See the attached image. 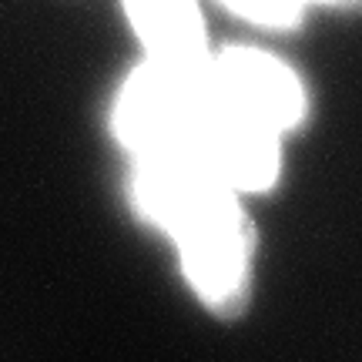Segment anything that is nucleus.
<instances>
[{
    "label": "nucleus",
    "mask_w": 362,
    "mask_h": 362,
    "mask_svg": "<svg viewBox=\"0 0 362 362\" xmlns=\"http://www.w3.org/2000/svg\"><path fill=\"white\" fill-rule=\"evenodd\" d=\"M111 128L134 161H192L238 194L269 192L282 175V138L221 101L208 67L181 74L144 61L117 90Z\"/></svg>",
    "instance_id": "nucleus-1"
},
{
    "label": "nucleus",
    "mask_w": 362,
    "mask_h": 362,
    "mask_svg": "<svg viewBox=\"0 0 362 362\" xmlns=\"http://www.w3.org/2000/svg\"><path fill=\"white\" fill-rule=\"evenodd\" d=\"M138 218L178 248L185 282L211 315L235 319L252 298L255 232L242 194L192 161H134L128 181Z\"/></svg>",
    "instance_id": "nucleus-2"
},
{
    "label": "nucleus",
    "mask_w": 362,
    "mask_h": 362,
    "mask_svg": "<svg viewBox=\"0 0 362 362\" xmlns=\"http://www.w3.org/2000/svg\"><path fill=\"white\" fill-rule=\"evenodd\" d=\"M208 81L221 94V101L238 115L285 138L309 115L305 84L292 67L275 54L259 47H221L208 61Z\"/></svg>",
    "instance_id": "nucleus-3"
},
{
    "label": "nucleus",
    "mask_w": 362,
    "mask_h": 362,
    "mask_svg": "<svg viewBox=\"0 0 362 362\" xmlns=\"http://www.w3.org/2000/svg\"><path fill=\"white\" fill-rule=\"evenodd\" d=\"M144 61L165 71L198 74L211 61L198 0H121Z\"/></svg>",
    "instance_id": "nucleus-4"
},
{
    "label": "nucleus",
    "mask_w": 362,
    "mask_h": 362,
    "mask_svg": "<svg viewBox=\"0 0 362 362\" xmlns=\"http://www.w3.org/2000/svg\"><path fill=\"white\" fill-rule=\"evenodd\" d=\"M221 4L235 17L265 30H288L309 11V0H221Z\"/></svg>",
    "instance_id": "nucleus-5"
},
{
    "label": "nucleus",
    "mask_w": 362,
    "mask_h": 362,
    "mask_svg": "<svg viewBox=\"0 0 362 362\" xmlns=\"http://www.w3.org/2000/svg\"><path fill=\"white\" fill-rule=\"evenodd\" d=\"M352 0H309V7H346Z\"/></svg>",
    "instance_id": "nucleus-6"
}]
</instances>
